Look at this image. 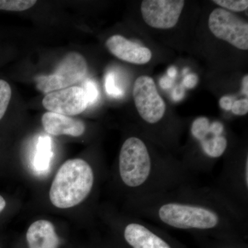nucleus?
<instances>
[{"label":"nucleus","instance_id":"obj_2","mask_svg":"<svg viewBox=\"0 0 248 248\" xmlns=\"http://www.w3.org/2000/svg\"><path fill=\"white\" fill-rule=\"evenodd\" d=\"M121 182L131 193V200L165 193L195 183L194 174L183 162L155 156L142 139L124 141L118 161Z\"/></svg>","mask_w":248,"mask_h":248},{"label":"nucleus","instance_id":"obj_8","mask_svg":"<svg viewBox=\"0 0 248 248\" xmlns=\"http://www.w3.org/2000/svg\"><path fill=\"white\" fill-rule=\"evenodd\" d=\"M133 94L135 107L142 120L151 125L162 120L166 112V104L151 77L138 78L134 84Z\"/></svg>","mask_w":248,"mask_h":248},{"label":"nucleus","instance_id":"obj_28","mask_svg":"<svg viewBox=\"0 0 248 248\" xmlns=\"http://www.w3.org/2000/svg\"><path fill=\"white\" fill-rule=\"evenodd\" d=\"M6 201H5L4 199L0 195V213L3 211V210L6 207Z\"/></svg>","mask_w":248,"mask_h":248},{"label":"nucleus","instance_id":"obj_26","mask_svg":"<svg viewBox=\"0 0 248 248\" xmlns=\"http://www.w3.org/2000/svg\"><path fill=\"white\" fill-rule=\"evenodd\" d=\"M242 93L244 95H248V76L244 77L242 81Z\"/></svg>","mask_w":248,"mask_h":248},{"label":"nucleus","instance_id":"obj_27","mask_svg":"<svg viewBox=\"0 0 248 248\" xmlns=\"http://www.w3.org/2000/svg\"><path fill=\"white\" fill-rule=\"evenodd\" d=\"M177 69H176V68H174V66L170 67V68H169V69L168 70V76L171 79L175 78L176 76H177Z\"/></svg>","mask_w":248,"mask_h":248},{"label":"nucleus","instance_id":"obj_12","mask_svg":"<svg viewBox=\"0 0 248 248\" xmlns=\"http://www.w3.org/2000/svg\"><path fill=\"white\" fill-rule=\"evenodd\" d=\"M106 46L116 58L133 64H146L152 58L149 48L127 40L122 35L111 36L106 42Z\"/></svg>","mask_w":248,"mask_h":248},{"label":"nucleus","instance_id":"obj_30","mask_svg":"<svg viewBox=\"0 0 248 248\" xmlns=\"http://www.w3.org/2000/svg\"><path fill=\"white\" fill-rule=\"evenodd\" d=\"M187 71H188V69H187V68H186V69L184 70V73H185V74H186V73H187Z\"/></svg>","mask_w":248,"mask_h":248},{"label":"nucleus","instance_id":"obj_4","mask_svg":"<svg viewBox=\"0 0 248 248\" xmlns=\"http://www.w3.org/2000/svg\"><path fill=\"white\" fill-rule=\"evenodd\" d=\"M224 131L223 123L219 121L210 122L207 117H199L191 125V135L198 143L205 159V172L213 169L214 161L221 158L228 149V140Z\"/></svg>","mask_w":248,"mask_h":248},{"label":"nucleus","instance_id":"obj_3","mask_svg":"<svg viewBox=\"0 0 248 248\" xmlns=\"http://www.w3.org/2000/svg\"><path fill=\"white\" fill-rule=\"evenodd\" d=\"M94 181V171L87 161L68 160L54 178L49 193L50 202L58 208L76 206L91 194Z\"/></svg>","mask_w":248,"mask_h":248},{"label":"nucleus","instance_id":"obj_18","mask_svg":"<svg viewBox=\"0 0 248 248\" xmlns=\"http://www.w3.org/2000/svg\"><path fill=\"white\" fill-rule=\"evenodd\" d=\"M81 87L84 90L86 94L88 106H92L95 104L99 96V90L95 81H93V79H86L83 82L82 86Z\"/></svg>","mask_w":248,"mask_h":248},{"label":"nucleus","instance_id":"obj_21","mask_svg":"<svg viewBox=\"0 0 248 248\" xmlns=\"http://www.w3.org/2000/svg\"><path fill=\"white\" fill-rule=\"evenodd\" d=\"M232 112L235 115H246L248 112V99L247 98L239 99L233 102L231 108Z\"/></svg>","mask_w":248,"mask_h":248},{"label":"nucleus","instance_id":"obj_19","mask_svg":"<svg viewBox=\"0 0 248 248\" xmlns=\"http://www.w3.org/2000/svg\"><path fill=\"white\" fill-rule=\"evenodd\" d=\"M213 2L234 12L246 11L248 7V0H214Z\"/></svg>","mask_w":248,"mask_h":248},{"label":"nucleus","instance_id":"obj_23","mask_svg":"<svg viewBox=\"0 0 248 248\" xmlns=\"http://www.w3.org/2000/svg\"><path fill=\"white\" fill-rule=\"evenodd\" d=\"M232 98L229 96L222 97L219 100V106L225 110H231L233 104Z\"/></svg>","mask_w":248,"mask_h":248},{"label":"nucleus","instance_id":"obj_25","mask_svg":"<svg viewBox=\"0 0 248 248\" xmlns=\"http://www.w3.org/2000/svg\"><path fill=\"white\" fill-rule=\"evenodd\" d=\"M172 79H171L169 76L164 77V78H161L159 81L160 86L164 89H168L172 87Z\"/></svg>","mask_w":248,"mask_h":248},{"label":"nucleus","instance_id":"obj_20","mask_svg":"<svg viewBox=\"0 0 248 248\" xmlns=\"http://www.w3.org/2000/svg\"><path fill=\"white\" fill-rule=\"evenodd\" d=\"M105 88L107 94L110 97L115 98L123 97L124 91L117 86L115 74L112 72H108L106 76Z\"/></svg>","mask_w":248,"mask_h":248},{"label":"nucleus","instance_id":"obj_11","mask_svg":"<svg viewBox=\"0 0 248 248\" xmlns=\"http://www.w3.org/2000/svg\"><path fill=\"white\" fill-rule=\"evenodd\" d=\"M42 104L49 112L68 117L79 115L89 107L84 90L80 86L49 93L46 94Z\"/></svg>","mask_w":248,"mask_h":248},{"label":"nucleus","instance_id":"obj_17","mask_svg":"<svg viewBox=\"0 0 248 248\" xmlns=\"http://www.w3.org/2000/svg\"><path fill=\"white\" fill-rule=\"evenodd\" d=\"M11 86L3 79H0V120L4 117L11 100Z\"/></svg>","mask_w":248,"mask_h":248},{"label":"nucleus","instance_id":"obj_22","mask_svg":"<svg viewBox=\"0 0 248 248\" xmlns=\"http://www.w3.org/2000/svg\"><path fill=\"white\" fill-rule=\"evenodd\" d=\"M198 81V78L195 74L187 75L183 81V86L187 88V89H193Z\"/></svg>","mask_w":248,"mask_h":248},{"label":"nucleus","instance_id":"obj_15","mask_svg":"<svg viewBox=\"0 0 248 248\" xmlns=\"http://www.w3.org/2000/svg\"><path fill=\"white\" fill-rule=\"evenodd\" d=\"M53 157L52 140L48 136H41L37 141L33 159V167L36 171L44 172L50 168V161Z\"/></svg>","mask_w":248,"mask_h":248},{"label":"nucleus","instance_id":"obj_6","mask_svg":"<svg viewBox=\"0 0 248 248\" xmlns=\"http://www.w3.org/2000/svg\"><path fill=\"white\" fill-rule=\"evenodd\" d=\"M87 71V63L84 57L81 54L71 52L60 62L53 73L36 78L37 89L48 94L71 87L81 81Z\"/></svg>","mask_w":248,"mask_h":248},{"label":"nucleus","instance_id":"obj_13","mask_svg":"<svg viewBox=\"0 0 248 248\" xmlns=\"http://www.w3.org/2000/svg\"><path fill=\"white\" fill-rule=\"evenodd\" d=\"M42 122L45 131L54 136L69 135L77 138L82 135L86 129L82 121L55 112H46Z\"/></svg>","mask_w":248,"mask_h":248},{"label":"nucleus","instance_id":"obj_24","mask_svg":"<svg viewBox=\"0 0 248 248\" xmlns=\"http://www.w3.org/2000/svg\"><path fill=\"white\" fill-rule=\"evenodd\" d=\"M184 96H185V91H184L183 85L177 86L173 91L172 99L175 102H179L182 100Z\"/></svg>","mask_w":248,"mask_h":248},{"label":"nucleus","instance_id":"obj_16","mask_svg":"<svg viewBox=\"0 0 248 248\" xmlns=\"http://www.w3.org/2000/svg\"><path fill=\"white\" fill-rule=\"evenodd\" d=\"M37 3L34 0H0V10L9 11H24Z\"/></svg>","mask_w":248,"mask_h":248},{"label":"nucleus","instance_id":"obj_1","mask_svg":"<svg viewBox=\"0 0 248 248\" xmlns=\"http://www.w3.org/2000/svg\"><path fill=\"white\" fill-rule=\"evenodd\" d=\"M135 215L171 229L236 241L248 230V214L212 187L195 183L145 198L131 200Z\"/></svg>","mask_w":248,"mask_h":248},{"label":"nucleus","instance_id":"obj_29","mask_svg":"<svg viewBox=\"0 0 248 248\" xmlns=\"http://www.w3.org/2000/svg\"><path fill=\"white\" fill-rule=\"evenodd\" d=\"M220 248H236V247H234V246H223V247Z\"/></svg>","mask_w":248,"mask_h":248},{"label":"nucleus","instance_id":"obj_7","mask_svg":"<svg viewBox=\"0 0 248 248\" xmlns=\"http://www.w3.org/2000/svg\"><path fill=\"white\" fill-rule=\"evenodd\" d=\"M209 29L217 38L240 50L248 49V24L223 9L214 10L210 15Z\"/></svg>","mask_w":248,"mask_h":248},{"label":"nucleus","instance_id":"obj_14","mask_svg":"<svg viewBox=\"0 0 248 248\" xmlns=\"http://www.w3.org/2000/svg\"><path fill=\"white\" fill-rule=\"evenodd\" d=\"M27 240L29 248H58L60 245L53 225L46 220H39L31 224Z\"/></svg>","mask_w":248,"mask_h":248},{"label":"nucleus","instance_id":"obj_10","mask_svg":"<svg viewBox=\"0 0 248 248\" xmlns=\"http://www.w3.org/2000/svg\"><path fill=\"white\" fill-rule=\"evenodd\" d=\"M184 0H144L141 11L145 22L155 29L175 27L184 9Z\"/></svg>","mask_w":248,"mask_h":248},{"label":"nucleus","instance_id":"obj_9","mask_svg":"<svg viewBox=\"0 0 248 248\" xmlns=\"http://www.w3.org/2000/svg\"><path fill=\"white\" fill-rule=\"evenodd\" d=\"M122 235L130 248H176L164 232L138 217L124 223Z\"/></svg>","mask_w":248,"mask_h":248},{"label":"nucleus","instance_id":"obj_5","mask_svg":"<svg viewBox=\"0 0 248 248\" xmlns=\"http://www.w3.org/2000/svg\"><path fill=\"white\" fill-rule=\"evenodd\" d=\"M212 187L236 208L248 214V155L242 161L227 164Z\"/></svg>","mask_w":248,"mask_h":248}]
</instances>
